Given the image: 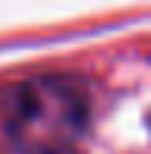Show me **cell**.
<instances>
[{"mask_svg": "<svg viewBox=\"0 0 151 154\" xmlns=\"http://www.w3.org/2000/svg\"><path fill=\"white\" fill-rule=\"evenodd\" d=\"M82 129V97L66 85H25L13 107V132L25 148L57 151Z\"/></svg>", "mask_w": 151, "mask_h": 154, "instance_id": "1", "label": "cell"}]
</instances>
